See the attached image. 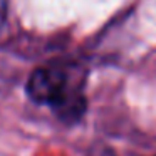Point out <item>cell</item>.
Instances as JSON below:
<instances>
[{
	"label": "cell",
	"instance_id": "6da1fadb",
	"mask_svg": "<svg viewBox=\"0 0 156 156\" xmlns=\"http://www.w3.org/2000/svg\"><path fill=\"white\" fill-rule=\"evenodd\" d=\"M27 96L35 104L51 106L66 121H76L86 109L81 86L76 84L69 66L47 64L37 67L27 79Z\"/></svg>",
	"mask_w": 156,
	"mask_h": 156
},
{
	"label": "cell",
	"instance_id": "7a4b0ae2",
	"mask_svg": "<svg viewBox=\"0 0 156 156\" xmlns=\"http://www.w3.org/2000/svg\"><path fill=\"white\" fill-rule=\"evenodd\" d=\"M87 156H116L109 146H106L104 143H94V144L89 148Z\"/></svg>",
	"mask_w": 156,
	"mask_h": 156
}]
</instances>
